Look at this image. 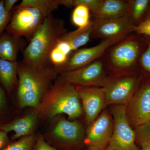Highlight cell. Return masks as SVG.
I'll return each mask as SVG.
<instances>
[{
  "label": "cell",
  "mask_w": 150,
  "mask_h": 150,
  "mask_svg": "<svg viewBox=\"0 0 150 150\" xmlns=\"http://www.w3.org/2000/svg\"><path fill=\"white\" fill-rule=\"evenodd\" d=\"M58 75L51 66L34 67L18 62L17 96L20 107L37 109Z\"/></svg>",
  "instance_id": "obj_1"
},
{
  "label": "cell",
  "mask_w": 150,
  "mask_h": 150,
  "mask_svg": "<svg viewBox=\"0 0 150 150\" xmlns=\"http://www.w3.org/2000/svg\"><path fill=\"white\" fill-rule=\"evenodd\" d=\"M42 121L54 119L65 114L69 119L80 117L83 112L76 86L64 80L59 75L37 109Z\"/></svg>",
  "instance_id": "obj_2"
},
{
  "label": "cell",
  "mask_w": 150,
  "mask_h": 150,
  "mask_svg": "<svg viewBox=\"0 0 150 150\" xmlns=\"http://www.w3.org/2000/svg\"><path fill=\"white\" fill-rule=\"evenodd\" d=\"M67 32L63 20L56 18L53 14L47 17L23 50L22 62L32 67L51 66L50 52Z\"/></svg>",
  "instance_id": "obj_3"
},
{
  "label": "cell",
  "mask_w": 150,
  "mask_h": 150,
  "mask_svg": "<svg viewBox=\"0 0 150 150\" xmlns=\"http://www.w3.org/2000/svg\"><path fill=\"white\" fill-rule=\"evenodd\" d=\"M142 48L139 38L131 33L108 48L100 59L108 74H137Z\"/></svg>",
  "instance_id": "obj_4"
},
{
  "label": "cell",
  "mask_w": 150,
  "mask_h": 150,
  "mask_svg": "<svg viewBox=\"0 0 150 150\" xmlns=\"http://www.w3.org/2000/svg\"><path fill=\"white\" fill-rule=\"evenodd\" d=\"M141 81L137 74H110L102 88L104 90L106 105L126 106Z\"/></svg>",
  "instance_id": "obj_5"
},
{
  "label": "cell",
  "mask_w": 150,
  "mask_h": 150,
  "mask_svg": "<svg viewBox=\"0 0 150 150\" xmlns=\"http://www.w3.org/2000/svg\"><path fill=\"white\" fill-rule=\"evenodd\" d=\"M56 119L48 132L50 145L62 150H76L84 145L85 132L81 123L64 117Z\"/></svg>",
  "instance_id": "obj_6"
},
{
  "label": "cell",
  "mask_w": 150,
  "mask_h": 150,
  "mask_svg": "<svg viewBox=\"0 0 150 150\" xmlns=\"http://www.w3.org/2000/svg\"><path fill=\"white\" fill-rule=\"evenodd\" d=\"M46 18L35 8L15 7L12 11L10 21L6 28V32L16 37H25L30 41Z\"/></svg>",
  "instance_id": "obj_7"
},
{
  "label": "cell",
  "mask_w": 150,
  "mask_h": 150,
  "mask_svg": "<svg viewBox=\"0 0 150 150\" xmlns=\"http://www.w3.org/2000/svg\"><path fill=\"white\" fill-rule=\"evenodd\" d=\"M140 77L139 84L125 106L127 120L134 130L150 123V78Z\"/></svg>",
  "instance_id": "obj_8"
},
{
  "label": "cell",
  "mask_w": 150,
  "mask_h": 150,
  "mask_svg": "<svg viewBox=\"0 0 150 150\" xmlns=\"http://www.w3.org/2000/svg\"><path fill=\"white\" fill-rule=\"evenodd\" d=\"M111 114L114 127L108 146L114 150H139L136 144V132L127 120L125 106L114 105Z\"/></svg>",
  "instance_id": "obj_9"
},
{
  "label": "cell",
  "mask_w": 150,
  "mask_h": 150,
  "mask_svg": "<svg viewBox=\"0 0 150 150\" xmlns=\"http://www.w3.org/2000/svg\"><path fill=\"white\" fill-rule=\"evenodd\" d=\"M109 74L101 59L84 67L59 75L76 86L102 87Z\"/></svg>",
  "instance_id": "obj_10"
},
{
  "label": "cell",
  "mask_w": 150,
  "mask_h": 150,
  "mask_svg": "<svg viewBox=\"0 0 150 150\" xmlns=\"http://www.w3.org/2000/svg\"><path fill=\"white\" fill-rule=\"evenodd\" d=\"M113 127L112 114L107 110H103L86 131L83 144L86 149L104 150L109 145Z\"/></svg>",
  "instance_id": "obj_11"
},
{
  "label": "cell",
  "mask_w": 150,
  "mask_h": 150,
  "mask_svg": "<svg viewBox=\"0 0 150 150\" xmlns=\"http://www.w3.org/2000/svg\"><path fill=\"white\" fill-rule=\"evenodd\" d=\"M127 36H120L102 40L96 46L73 51L70 54L64 64L55 70L59 75L61 73L77 69L88 65L100 59L108 48Z\"/></svg>",
  "instance_id": "obj_12"
},
{
  "label": "cell",
  "mask_w": 150,
  "mask_h": 150,
  "mask_svg": "<svg viewBox=\"0 0 150 150\" xmlns=\"http://www.w3.org/2000/svg\"><path fill=\"white\" fill-rule=\"evenodd\" d=\"M91 38L102 40L128 36L135 32V27L129 16L110 19L94 18Z\"/></svg>",
  "instance_id": "obj_13"
},
{
  "label": "cell",
  "mask_w": 150,
  "mask_h": 150,
  "mask_svg": "<svg viewBox=\"0 0 150 150\" xmlns=\"http://www.w3.org/2000/svg\"><path fill=\"white\" fill-rule=\"evenodd\" d=\"M76 87L82 103L86 123L89 126L107 105L104 90L96 87Z\"/></svg>",
  "instance_id": "obj_14"
},
{
  "label": "cell",
  "mask_w": 150,
  "mask_h": 150,
  "mask_svg": "<svg viewBox=\"0 0 150 150\" xmlns=\"http://www.w3.org/2000/svg\"><path fill=\"white\" fill-rule=\"evenodd\" d=\"M39 119L37 109L16 120L0 126V130L8 133L13 131V139H18L22 137L33 134Z\"/></svg>",
  "instance_id": "obj_15"
},
{
  "label": "cell",
  "mask_w": 150,
  "mask_h": 150,
  "mask_svg": "<svg viewBox=\"0 0 150 150\" xmlns=\"http://www.w3.org/2000/svg\"><path fill=\"white\" fill-rule=\"evenodd\" d=\"M130 11L129 0H102L98 8L91 14L95 19H110L129 16Z\"/></svg>",
  "instance_id": "obj_16"
},
{
  "label": "cell",
  "mask_w": 150,
  "mask_h": 150,
  "mask_svg": "<svg viewBox=\"0 0 150 150\" xmlns=\"http://www.w3.org/2000/svg\"><path fill=\"white\" fill-rule=\"evenodd\" d=\"M25 45V41L22 38L3 33L0 35V59L16 62L18 52L24 49Z\"/></svg>",
  "instance_id": "obj_17"
},
{
  "label": "cell",
  "mask_w": 150,
  "mask_h": 150,
  "mask_svg": "<svg viewBox=\"0 0 150 150\" xmlns=\"http://www.w3.org/2000/svg\"><path fill=\"white\" fill-rule=\"evenodd\" d=\"M18 62L0 59V82L8 93H11L18 82Z\"/></svg>",
  "instance_id": "obj_18"
},
{
  "label": "cell",
  "mask_w": 150,
  "mask_h": 150,
  "mask_svg": "<svg viewBox=\"0 0 150 150\" xmlns=\"http://www.w3.org/2000/svg\"><path fill=\"white\" fill-rule=\"evenodd\" d=\"M93 26V23L92 20H91L86 26L79 28L71 32H67L62 38L69 43L73 52L88 43L91 37Z\"/></svg>",
  "instance_id": "obj_19"
},
{
  "label": "cell",
  "mask_w": 150,
  "mask_h": 150,
  "mask_svg": "<svg viewBox=\"0 0 150 150\" xmlns=\"http://www.w3.org/2000/svg\"><path fill=\"white\" fill-rule=\"evenodd\" d=\"M69 43L61 38L51 50L49 56L50 64L55 69L64 64L70 54L72 52Z\"/></svg>",
  "instance_id": "obj_20"
},
{
  "label": "cell",
  "mask_w": 150,
  "mask_h": 150,
  "mask_svg": "<svg viewBox=\"0 0 150 150\" xmlns=\"http://www.w3.org/2000/svg\"><path fill=\"white\" fill-rule=\"evenodd\" d=\"M60 5L59 0H23L16 7H31L39 10L47 17Z\"/></svg>",
  "instance_id": "obj_21"
},
{
  "label": "cell",
  "mask_w": 150,
  "mask_h": 150,
  "mask_svg": "<svg viewBox=\"0 0 150 150\" xmlns=\"http://www.w3.org/2000/svg\"><path fill=\"white\" fill-rule=\"evenodd\" d=\"M130 11L129 17L135 26L142 22V18L149 5V0H129Z\"/></svg>",
  "instance_id": "obj_22"
},
{
  "label": "cell",
  "mask_w": 150,
  "mask_h": 150,
  "mask_svg": "<svg viewBox=\"0 0 150 150\" xmlns=\"http://www.w3.org/2000/svg\"><path fill=\"white\" fill-rule=\"evenodd\" d=\"M136 132V144L139 150H150V123L138 127Z\"/></svg>",
  "instance_id": "obj_23"
},
{
  "label": "cell",
  "mask_w": 150,
  "mask_h": 150,
  "mask_svg": "<svg viewBox=\"0 0 150 150\" xmlns=\"http://www.w3.org/2000/svg\"><path fill=\"white\" fill-rule=\"evenodd\" d=\"M90 11L85 6L79 5L75 7L71 15L73 24L79 28L86 26L91 21Z\"/></svg>",
  "instance_id": "obj_24"
},
{
  "label": "cell",
  "mask_w": 150,
  "mask_h": 150,
  "mask_svg": "<svg viewBox=\"0 0 150 150\" xmlns=\"http://www.w3.org/2000/svg\"><path fill=\"white\" fill-rule=\"evenodd\" d=\"M37 137L33 134L22 137L2 150H33Z\"/></svg>",
  "instance_id": "obj_25"
},
{
  "label": "cell",
  "mask_w": 150,
  "mask_h": 150,
  "mask_svg": "<svg viewBox=\"0 0 150 150\" xmlns=\"http://www.w3.org/2000/svg\"><path fill=\"white\" fill-rule=\"evenodd\" d=\"M147 46L140 57L139 65L142 68L141 76L150 78V40H148Z\"/></svg>",
  "instance_id": "obj_26"
},
{
  "label": "cell",
  "mask_w": 150,
  "mask_h": 150,
  "mask_svg": "<svg viewBox=\"0 0 150 150\" xmlns=\"http://www.w3.org/2000/svg\"><path fill=\"white\" fill-rule=\"evenodd\" d=\"M102 0H74V7L79 5L85 6L93 13L100 6Z\"/></svg>",
  "instance_id": "obj_27"
},
{
  "label": "cell",
  "mask_w": 150,
  "mask_h": 150,
  "mask_svg": "<svg viewBox=\"0 0 150 150\" xmlns=\"http://www.w3.org/2000/svg\"><path fill=\"white\" fill-rule=\"evenodd\" d=\"M11 15L7 13L4 7V1H0V35L3 33L10 21Z\"/></svg>",
  "instance_id": "obj_28"
},
{
  "label": "cell",
  "mask_w": 150,
  "mask_h": 150,
  "mask_svg": "<svg viewBox=\"0 0 150 150\" xmlns=\"http://www.w3.org/2000/svg\"><path fill=\"white\" fill-rule=\"evenodd\" d=\"M33 150H62L54 147L46 142L44 137L39 134L36 138Z\"/></svg>",
  "instance_id": "obj_29"
},
{
  "label": "cell",
  "mask_w": 150,
  "mask_h": 150,
  "mask_svg": "<svg viewBox=\"0 0 150 150\" xmlns=\"http://www.w3.org/2000/svg\"><path fill=\"white\" fill-rule=\"evenodd\" d=\"M135 33L139 35L150 37V20L144 21L135 26Z\"/></svg>",
  "instance_id": "obj_30"
},
{
  "label": "cell",
  "mask_w": 150,
  "mask_h": 150,
  "mask_svg": "<svg viewBox=\"0 0 150 150\" xmlns=\"http://www.w3.org/2000/svg\"><path fill=\"white\" fill-rule=\"evenodd\" d=\"M8 133L0 130V150L7 146L9 142V139L7 135Z\"/></svg>",
  "instance_id": "obj_31"
},
{
  "label": "cell",
  "mask_w": 150,
  "mask_h": 150,
  "mask_svg": "<svg viewBox=\"0 0 150 150\" xmlns=\"http://www.w3.org/2000/svg\"><path fill=\"white\" fill-rule=\"evenodd\" d=\"M18 1V0H5L4 1V7L7 13L11 15L14 6Z\"/></svg>",
  "instance_id": "obj_32"
},
{
  "label": "cell",
  "mask_w": 150,
  "mask_h": 150,
  "mask_svg": "<svg viewBox=\"0 0 150 150\" xmlns=\"http://www.w3.org/2000/svg\"><path fill=\"white\" fill-rule=\"evenodd\" d=\"M5 93L2 88L0 86V110L4 108L6 105Z\"/></svg>",
  "instance_id": "obj_33"
},
{
  "label": "cell",
  "mask_w": 150,
  "mask_h": 150,
  "mask_svg": "<svg viewBox=\"0 0 150 150\" xmlns=\"http://www.w3.org/2000/svg\"><path fill=\"white\" fill-rule=\"evenodd\" d=\"M60 5L64 6L66 7L71 8L74 7V0H59Z\"/></svg>",
  "instance_id": "obj_34"
},
{
  "label": "cell",
  "mask_w": 150,
  "mask_h": 150,
  "mask_svg": "<svg viewBox=\"0 0 150 150\" xmlns=\"http://www.w3.org/2000/svg\"><path fill=\"white\" fill-rule=\"evenodd\" d=\"M150 20V10L149 12V15H148L147 17V18L145 20Z\"/></svg>",
  "instance_id": "obj_35"
},
{
  "label": "cell",
  "mask_w": 150,
  "mask_h": 150,
  "mask_svg": "<svg viewBox=\"0 0 150 150\" xmlns=\"http://www.w3.org/2000/svg\"><path fill=\"white\" fill-rule=\"evenodd\" d=\"M104 150H114L112 149H111V148H110V147L109 146H108L107 147H106V148H105V149Z\"/></svg>",
  "instance_id": "obj_36"
},
{
  "label": "cell",
  "mask_w": 150,
  "mask_h": 150,
  "mask_svg": "<svg viewBox=\"0 0 150 150\" xmlns=\"http://www.w3.org/2000/svg\"><path fill=\"white\" fill-rule=\"evenodd\" d=\"M85 150H88L87 149H86Z\"/></svg>",
  "instance_id": "obj_37"
}]
</instances>
